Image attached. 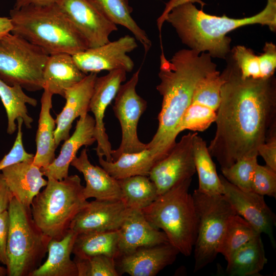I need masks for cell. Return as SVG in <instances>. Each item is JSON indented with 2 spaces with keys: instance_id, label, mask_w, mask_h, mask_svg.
Returning a JSON list of instances; mask_svg holds the SVG:
<instances>
[{
  "instance_id": "cell-1",
  "label": "cell",
  "mask_w": 276,
  "mask_h": 276,
  "mask_svg": "<svg viewBox=\"0 0 276 276\" xmlns=\"http://www.w3.org/2000/svg\"><path fill=\"white\" fill-rule=\"evenodd\" d=\"M225 59L226 78L220 89L216 132L208 146L221 168L242 157L258 155L259 146L275 132L274 76L243 79L229 54Z\"/></svg>"
},
{
  "instance_id": "cell-2",
  "label": "cell",
  "mask_w": 276,
  "mask_h": 276,
  "mask_svg": "<svg viewBox=\"0 0 276 276\" xmlns=\"http://www.w3.org/2000/svg\"><path fill=\"white\" fill-rule=\"evenodd\" d=\"M209 53L192 49H182L167 60L163 50L160 56L156 89L162 96L161 110L158 115V125L147 149L158 160L170 152L177 136V128L189 107L198 83L217 70L216 64Z\"/></svg>"
},
{
  "instance_id": "cell-3",
  "label": "cell",
  "mask_w": 276,
  "mask_h": 276,
  "mask_svg": "<svg viewBox=\"0 0 276 276\" xmlns=\"http://www.w3.org/2000/svg\"><path fill=\"white\" fill-rule=\"evenodd\" d=\"M193 3L187 2L175 6L165 21L175 29L183 44L199 53L207 51L212 57L226 59L231 52V41L226 34L237 28L260 24L275 32L276 0H267L263 10L243 18L212 15L198 9Z\"/></svg>"
},
{
  "instance_id": "cell-4",
  "label": "cell",
  "mask_w": 276,
  "mask_h": 276,
  "mask_svg": "<svg viewBox=\"0 0 276 276\" xmlns=\"http://www.w3.org/2000/svg\"><path fill=\"white\" fill-rule=\"evenodd\" d=\"M13 28L19 36L43 50L49 55H72L89 48L83 36L55 3L30 5L10 11Z\"/></svg>"
},
{
  "instance_id": "cell-5",
  "label": "cell",
  "mask_w": 276,
  "mask_h": 276,
  "mask_svg": "<svg viewBox=\"0 0 276 276\" xmlns=\"http://www.w3.org/2000/svg\"><path fill=\"white\" fill-rule=\"evenodd\" d=\"M191 181L189 178L179 183L142 210L146 219L185 256L192 254L197 232V213L189 191Z\"/></svg>"
},
{
  "instance_id": "cell-6",
  "label": "cell",
  "mask_w": 276,
  "mask_h": 276,
  "mask_svg": "<svg viewBox=\"0 0 276 276\" xmlns=\"http://www.w3.org/2000/svg\"><path fill=\"white\" fill-rule=\"evenodd\" d=\"M77 175L62 180L48 178L45 188L34 198L31 210L33 220L44 234L61 239L77 215L88 203Z\"/></svg>"
},
{
  "instance_id": "cell-7",
  "label": "cell",
  "mask_w": 276,
  "mask_h": 276,
  "mask_svg": "<svg viewBox=\"0 0 276 276\" xmlns=\"http://www.w3.org/2000/svg\"><path fill=\"white\" fill-rule=\"evenodd\" d=\"M9 228L7 244V275L31 276L41 264L51 238L34 222L31 208L14 196L8 210Z\"/></svg>"
},
{
  "instance_id": "cell-8",
  "label": "cell",
  "mask_w": 276,
  "mask_h": 276,
  "mask_svg": "<svg viewBox=\"0 0 276 276\" xmlns=\"http://www.w3.org/2000/svg\"><path fill=\"white\" fill-rule=\"evenodd\" d=\"M197 216L194 272L214 261L230 218L237 214L223 194L208 195L197 189L192 194Z\"/></svg>"
},
{
  "instance_id": "cell-9",
  "label": "cell",
  "mask_w": 276,
  "mask_h": 276,
  "mask_svg": "<svg viewBox=\"0 0 276 276\" xmlns=\"http://www.w3.org/2000/svg\"><path fill=\"white\" fill-rule=\"evenodd\" d=\"M49 55L19 36L0 37V79L29 91L43 89V71Z\"/></svg>"
},
{
  "instance_id": "cell-10",
  "label": "cell",
  "mask_w": 276,
  "mask_h": 276,
  "mask_svg": "<svg viewBox=\"0 0 276 276\" xmlns=\"http://www.w3.org/2000/svg\"><path fill=\"white\" fill-rule=\"evenodd\" d=\"M140 67L125 83L121 84L114 98L113 110L119 121L122 139L119 147L112 150V162L123 153L137 152L147 149V144L139 139L137 128L141 116L146 110L147 102L136 91Z\"/></svg>"
},
{
  "instance_id": "cell-11",
  "label": "cell",
  "mask_w": 276,
  "mask_h": 276,
  "mask_svg": "<svg viewBox=\"0 0 276 276\" xmlns=\"http://www.w3.org/2000/svg\"><path fill=\"white\" fill-rule=\"evenodd\" d=\"M226 78L225 69L222 73L216 70L198 83L177 128V135L186 130L203 131L215 122L220 102V89Z\"/></svg>"
},
{
  "instance_id": "cell-12",
  "label": "cell",
  "mask_w": 276,
  "mask_h": 276,
  "mask_svg": "<svg viewBox=\"0 0 276 276\" xmlns=\"http://www.w3.org/2000/svg\"><path fill=\"white\" fill-rule=\"evenodd\" d=\"M197 133L189 132L183 135L169 153L151 169L148 177L156 186L158 195L192 178L195 173L193 140Z\"/></svg>"
},
{
  "instance_id": "cell-13",
  "label": "cell",
  "mask_w": 276,
  "mask_h": 276,
  "mask_svg": "<svg viewBox=\"0 0 276 276\" xmlns=\"http://www.w3.org/2000/svg\"><path fill=\"white\" fill-rule=\"evenodd\" d=\"M55 4L83 36L89 48L109 42L116 25L109 21L91 0H57Z\"/></svg>"
},
{
  "instance_id": "cell-14",
  "label": "cell",
  "mask_w": 276,
  "mask_h": 276,
  "mask_svg": "<svg viewBox=\"0 0 276 276\" xmlns=\"http://www.w3.org/2000/svg\"><path fill=\"white\" fill-rule=\"evenodd\" d=\"M137 47L135 37L126 35L117 40L88 48L73 55V57L79 68L85 74L119 69L131 72L134 63L127 54Z\"/></svg>"
},
{
  "instance_id": "cell-15",
  "label": "cell",
  "mask_w": 276,
  "mask_h": 276,
  "mask_svg": "<svg viewBox=\"0 0 276 276\" xmlns=\"http://www.w3.org/2000/svg\"><path fill=\"white\" fill-rule=\"evenodd\" d=\"M223 186V195L236 213L249 222L260 234L264 233L275 247L274 227L275 216L268 206L263 196L252 191L242 190L219 175Z\"/></svg>"
},
{
  "instance_id": "cell-16",
  "label": "cell",
  "mask_w": 276,
  "mask_h": 276,
  "mask_svg": "<svg viewBox=\"0 0 276 276\" xmlns=\"http://www.w3.org/2000/svg\"><path fill=\"white\" fill-rule=\"evenodd\" d=\"M126 72L122 69L113 70L96 78L89 104V111L94 115L95 136L97 143L95 149L98 157L112 162L111 144L106 132L103 119L107 106L114 99L122 83L126 79Z\"/></svg>"
},
{
  "instance_id": "cell-17",
  "label": "cell",
  "mask_w": 276,
  "mask_h": 276,
  "mask_svg": "<svg viewBox=\"0 0 276 276\" xmlns=\"http://www.w3.org/2000/svg\"><path fill=\"white\" fill-rule=\"evenodd\" d=\"M130 211L122 200L95 199L77 214L69 229L77 235L118 230Z\"/></svg>"
},
{
  "instance_id": "cell-18",
  "label": "cell",
  "mask_w": 276,
  "mask_h": 276,
  "mask_svg": "<svg viewBox=\"0 0 276 276\" xmlns=\"http://www.w3.org/2000/svg\"><path fill=\"white\" fill-rule=\"evenodd\" d=\"M178 250L169 243L143 247L114 259L120 275L155 276L175 260Z\"/></svg>"
},
{
  "instance_id": "cell-19",
  "label": "cell",
  "mask_w": 276,
  "mask_h": 276,
  "mask_svg": "<svg viewBox=\"0 0 276 276\" xmlns=\"http://www.w3.org/2000/svg\"><path fill=\"white\" fill-rule=\"evenodd\" d=\"M97 73H89L79 83L67 89L64 98L65 104L55 119L54 138L56 147L67 139L74 121L88 113Z\"/></svg>"
},
{
  "instance_id": "cell-20",
  "label": "cell",
  "mask_w": 276,
  "mask_h": 276,
  "mask_svg": "<svg viewBox=\"0 0 276 276\" xmlns=\"http://www.w3.org/2000/svg\"><path fill=\"white\" fill-rule=\"evenodd\" d=\"M95 127L94 117L88 113L80 117L74 133L64 141L58 156L48 166L41 168L43 175L47 178L59 180L67 177L69 167L79 149L96 142Z\"/></svg>"
},
{
  "instance_id": "cell-21",
  "label": "cell",
  "mask_w": 276,
  "mask_h": 276,
  "mask_svg": "<svg viewBox=\"0 0 276 276\" xmlns=\"http://www.w3.org/2000/svg\"><path fill=\"white\" fill-rule=\"evenodd\" d=\"M118 231V257L140 247L169 243L165 234L153 226L142 210H131Z\"/></svg>"
},
{
  "instance_id": "cell-22",
  "label": "cell",
  "mask_w": 276,
  "mask_h": 276,
  "mask_svg": "<svg viewBox=\"0 0 276 276\" xmlns=\"http://www.w3.org/2000/svg\"><path fill=\"white\" fill-rule=\"evenodd\" d=\"M33 159L9 166L2 174L13 196L22 205L31 208L34 198L45 187L41 168L33 163Z\"/></svg>"
},
{
  "instance_id": "cell-23",
  "label": "cell",
  "mask_w": 276,
  "mask_h": 276,
  "mask_svg": "<svg viewBox=\"0 0 276 276\" xmlns=\"http://www.w3.org/2000/svg\"><path fill=\"white\" fill-rule=\"evenodd\" d=\"M71 165L82 173L86 182L83 190L86 199L121 200V191L117 179L110 175L102 167L92 165L86 148L82 150Z\"/></svg>"
},
{
  "instance_id": "cell-24",
  "label": "cell",
  "mask_w": 276,
  "mask_h": 276,
  "mask_svg": "<svg viewBox=\"0 0 276 276\" xmlns=\"http://www.w3.org/2000/svg\"><path fill=\"white\" fill-rule=\"evenodd\" d=\"M86 75L79 68L73 55L64 53L49 55L43 71V89L64 97L65 91Z\"/></svg>"
},
{
  "instance_id": "cell-25",
  "label": "cell",
  "mask_w": 276,
  "mask_h": 276,
  "mask_svg": "<svg viewBox=\"0 0 276 276\" xmlns=\"http://www.w3.org/2000/svg\"><path fill=\"white\" fill-rule=\"evenodd\" d=\"M77 236L68 229L61 239H51L48 245L47 260L31 276H78L77 265L71 258Z\"/></svg>"
},
{
  "instance_id": "cell-26",
  "label": "cell",
  "mask_w": 276,
  "mask_h": 276,
  "mask_svg": "<svg viewBox=\"0 0 276 276\" xmlns=\"http://www.w3.org/2000/svg\"><path fill=\"white\" fill-rule=\"evenodd\" d=\"M52 96L48 90L43 89L35 137L36 152L33 160V163L40 168L48 166L55 158V150L57 147L54 132L56 123L55 119L51 114Z\"/></svg>"
},
{
  "instance_id": "cell-27",
  "label": "cell",
  "mask_w": 276,
  "mask_h": 276,
  "mask_svg": "<svg viewBox=\"0 0 276 276\" xmlns=\"http://www.w3.org/2000/svg\"><path fill=\"white\" fill-rule=\"evenodd\" d=\"M267 261L261 234H259L229 258L226 272L231 276L257 275Z\"/></svg>"
},
{
  "instance_id": "cell-28",
  "label": "cell",
  "mask_w": 276,
  "mask_h": 276,
  "mask_svg": "<svg viewBox=\"0 0 276 276\" xmlns=\"http://www.w3.org/2000/svg\"><path fill=\"white\" fill-rule=\"evenodd\" d=\"M0 98L5 108L8 119L7 132L13 134L17 129L16 120L22 118L26 127L30 129L33 120L29 114L27 104L35 107L36 99L26 95L19 85L10 86L0 79Z\"/></svg>"
},
{
  "instance_id": "cell-29",
  "label": "cell",
  "mask_w": 276,
  "mask_h": 276,
  "mask_svg": "<svg viewBox=\"0 0 276 276\" xmlns=\"http://www.w3.org/2000/svg\"><path fill=\"white\" fill-rule=\"evenodd\" d=\"M98 159L101 167L116 179L135 175L148 176L151 169L158 162L148 149L122 154L117 160L111 162L106 161L103 157Z\"/></svg>"
},
{
  "instance_id": "cell-30",
  "label": "cell",
  "mask_w": 276,
  "mask_h": 276,
  "mask_svg": "<svg viewBox=\"0 0 276 276\" xmlns=\"http://www.w3.org/2000/svg\"><path fill=\"white\" fill-rule=\"evenodd\" d=\"M118 242V230L78 234L72 254L78 258L104 255L115 259L119 255Z\"/></svg>"
},
{
  "instance_id": "cell-31",
  "label": "cell",
  "mask_w": 276,
  "mask_h": 276,
  "mask_svg": "<svg viewBox=\"0 0 276 276\" xmlns=\"http://www.w3.org/2000/svg\"><path fill=\"white\" fill-rule=\"evenodd\" d=\"M193 154L200 192L208 195L223 194V186L206 143L197 133L193 140Z\"/></svg>"
},
{
  "instance_id": "cell-32",
  "label": "cell",
  "mask_w": 276,
  "mask_h": 276,
  "mask_svg": "<svg viewBox=\"0 0 276 276\" xmlns=\"http://www.w3.org/2000/svg\"><path fill=\"white\" fill-rule=\"evenodd\" d=\"M99 11L111 22L121 25L130 31L143 46L145 55L152 43L146 32L136 24L131 14L132 8L129 0H91Z\"/></svg>"
},
{
  "instance_id": "cell-33",
  "label": "cell",
  "mask_w": 276,
  "mask_h": 276,
  "mask_svg": "<svg viewBox=\"0 0 276 276\" xmlns=\"http://www.w3.org/2000/svg\"><path fill=\"white\" fill-rule=\"evenodd\" d=\"M117 180L121 200L129 209L142 210L158 196L156 186L147 176L135 175Z\"/></svg>"
},
{
  "instance_id": "cell-34",
  "label": "cell",
  "mask_w": 276,
  "mask_h": 276,
  "mask_svg": "<svg viewBox=\"0 0 276 276\" xmlns=\"http://www.w3.org/2000/svg\"><path fill=\"white\" fill-rule=\"evenodd\" d=\"M260 234L249 222L237 214L229 219L218 248L227 261L238 249Z\"/></svg>"
},
{
  "instance_id": "cell-35",
  "label": "cell",
  "mask_w": 276,
  "mask_h": 276,
  "mask_svg": "<svg viewBox=\"0 0 276 276\" xmlns=\"http://www.w3.org/2000/svg\"><path fill=\"white\" fill-rule=\"evenodd\" d=\"M258 155L242 157L227 168H221L223 176L230 183L246 191H251V183L258 163Z\"/></svg>"
},
{
  "instance_id": "cell-36",
  "label": "cell",
  "mask_w": 276,
  "mask_h": 276,
  "mask_svg": "<svg viewBox=\"0 0 276 276\" xmlns=\"http://www.w3.org/2000/svg\"><path fill=\"white\" fill-rule=\"evenodd\" d=\"M78 276H119L114 259L104 255L74 257Z\"/></svg>"
},
{
  "instance_id": "cell-37",
  "label": "cell",
  "mask_w": 276,
  "mask_h": 276,
  "mask_svg": "<svg viewBox=\"0 0 276 276\" xmlns=\"http://www.w3.org/2000/svg\"><path fill=\"white\" fill-rule=\"evenodd\" d=\"M229 55L243 79H262L259 57L251 49L238 45L231 50Z\"/></svg>"
},
{
  "instance_id": "cell-38",
  "label": "cell",
  "mask_w": 276,
  "mask_h": 276,
  "mask_svg": "<svg viewBox=\"0 0 276 276\" xmlns=\"http://www.w3.org/2000/svg\"><path fill=\"white\" fill-rule=\"evenodd\" d=\"M251 191L262 196L275 198L276 171L266 165L258 164L252 178Z\"/></svg>"
},
{
  "instance_id": "cell-39",
  "label": "cell",
  "mask_w": 276,
  "mask_h": 276,
  "mask_svg": "<svg viewBox=\"0 0 276 276\" xmlns=\"http://www.w3.org/2000/svg\"><path fill=\"white\" fill-rule=\"evenodd\" d=\"M17 122V133L15 140L10 151L0 161V171L12 165L34 158V154L27 152L24 147L22 132L24 123L22 118H19Z\"/></svg>"
},
{
  "instance_id": "cell-40",
  "label": "cell",
  "mask_w": 276,
  "mask_h": 276,
  "mask_svg": "<svg viewBox=\"0 0 276 276\" xmlns=\"http://www.w3.org/2000/svg\"><path fill=\"white\" fill-rule=\"evenodd\" d=\"M259 57L260 68L262 79L273 76L276 68V46L272 42H266L263 53Z\"/></svg>"
},
{
  "instance_id": "cell-41",
  "label": "cell",
  "mask_w": 276,
  "mask_h": 276,
  "mask_svg": "<svg viewBox=\"0 0 276 276\" xmlns=\"http://www.w3.org/2000/svg\"><path fill=\"white\" fill-rule=\"evenodd\" d=\"M258 155L262 157L266 165L276 171V134L273 133L266 141L259 146L257 150Z\"/></svg>"
},
{
  "instance_id": "cell-42",
  "label": "cell",
  "mask_w": 276,
  "mask_h": 276,
  "mask_svg": "<svg viewBox=\"0 0 276 276\" xmlns=\"http://www.w3.org/2000/svg\"><path fill=\"white\" fill-rule=\"evenodd\" d=\"M9 228V216L8 211L0 214V262L7 264V244Z\"/></svg>"
},
{
  "instance_id": "cell-43",
  "label": "cell",
  "mask_w": 276,
  "mask_h": 276,
  "mask_svg": "<svg viewBox=\"0 0 276 276\" xmlns=\"http://www.w3.org/2000/svg\"><path fill=\"white\" fill-rule=\"evenodd\" d=\"M13 195L0 173V214L8 211Z\"/></svg>"
},
{
  "instance_id": "cell-44",
  "label": "cell",
  "mask_w": 276,
  "mask_h": 276,
  "mask_svg": "<svg viewBox=\"0 0 276 276\" xmlns=\"http://www.w3.org/2000/svg\"><path fill=\"white\" fill-rule=\"evenodd\" d=\"M187 2L198 3L201 5L202 9H203V7L205 5V4L201 0H170L168 3L166 4V7L164 12L157 20V27L159 32L160 40L161 39L160 32L162 27L164 21H165V19L167 15L168 14L170 11L175 6Z\"/></svg>"
},
{
  "instance_id": "cell-45",
  "label": "cell",
  "mask_w": 276,
  "mask_h": 276,
  "mask_svg": "<svg viewBox=\"0 0 276 276\" xmlns=\"http://www.w3.org/2000/svg\"><path fill=\"white\" fill-rule=\"evenodd\" d=\"M57 0H15L14 8H19L30 5H48L55 4Z\"/></svg>"
},
{
  "instance_id": "cell-46",
  "label": "cell",
  "mask_w": 276,
  "mask_h": 276,
  "mask_svg": "<svg viewBox=\"0 0 276 276\" xmlns=\"http://www.w3.org/2000/svg\"><path fill=\"white\" fill-rule=\"evenodd\" d=\"M13 28L10 17H0V37L11 33Z\"/></svg>"
},
{
  "instance_id": "cell-47",
  "label": "cell",
  "mask_w": 276,
  "mask_h": 276,
  "mask_svg": "<svg viewBox=\"0 0 276 276\" xmlns=\"http://www.w3.org/2000/svg\"><path fill=\"white\" fill-rule=\"evenodd\" d=\"M7 274V269L4 267L0 266V276H4Z\"/></svg>"
}]
</instances>
